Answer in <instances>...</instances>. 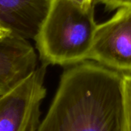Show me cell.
<instances>
[{
    "mask_svg": "<svg viewBox=\"0 0 131 131\" xmlns=\"http://www.w3.org/2000/svg\"><path fill=\"white\" fill-rule=\"evenodd\" d=\"M37 130H38V128H35V129H34L32 131H37Z\"/></svg>",
    "mask_w": 131,
    "mask_h": 131,
    "instance_id": "obj_11",
    "label": "cell"
},
{
    "mask_svg": "<svg viewBox=\"0 0 131 131\" xmlns=\"http://www.w3.org/2000/svg\"><path fill=\"white\" fill-rule=\"evenodd\" d=\"M47 64H41L12 89L0 95V131H32L40 124L47 90Z\"/></svg>",
    "mask_w": 131,
    "mask_h": 131,
    "instance_id": "obj_3",
    "label": "cell"
},
{
    "mask_svg": "<svg viewBox=\"0 0 131 131\" xmlns=\"http://www.w3.org/2000/svg\"><path fill=\"white\" fill-rule=\"evenodd\" d=\"M51 0H0V23L13 34L34 39Z\"/></svg>",
    "mask_w": 131,
    "mask_h": 131,
    "instance_id": "obj_6",
    "label": "cell"
},
{
    "mask_svg": "<svg viewBox=\"0 0 131 131\" xmlns=\"http://www.w3.org/2000/svg\"><path fill=\"white\" fill-rule=\"evenodd\" d=\"M11 34H12V32L8 28H7L0 23V39L5 38V37L10 35Z\"/></svg>",
    "mask_w": 131,
    "mask_h": 131,
    "instance_id": "obj_10",
    "label": "cell"
},
{
    "mask_svg": "<svg viewBox=\"0 0 131 131\" xmlns=\"http://www.w3.org/2000/svg\"><path fill=\"white\" fill-rule=\"evenodd\" d=\"M88 61L121 74L131 72V7L97 24Z\"/></svg>",
    "mask_w": 131,
    "mask_h": 131,
    "instance_id": "obj_4",
    "label": "cell"
},
{
    "mask_svg": "<svg viewBox=\"0 0 131 131\" xmlns=\"http://www.w3.org/2000/svg\"><path fill=\"white\" fill-rule=\"evenodd\" d=\"M94 3H101L109 11L131 7V0H94Z\"/></svg>",
    "mask_w": 131,
    "mask_h": 131,
    "instance_id": "obj_8",
    "label": "cell"
},
{
    "mask_svg": "<svg viewBox=\"0 0 131 131\" xmlns=\"http://www.w3.org/2000/svg\"><path fill=\"white\" fill-rule=\"evenodd\" d=\"M37 68V54L28 40L13 33L0 39V95L12 89Z\"/></svg>",
    "mask_w": 131,
    "mask_h": 131,
    "instance_id": "obj_5",
    "label": "cell"
},
{
    "mask_svg": "<svg viewBox=\"0 0 131 131\" xmlns=\"http://www.w3.org/2000/svg\"><path fill=\"white\" fill-rule=\"evenodd\" d=\"M122 130L131 131V72L122 74Z\"/></svg>",
    "mask_w": 131,
    "mask_h": 131,
    "instance_id": "obj_7",
    "label": "cell"
},
{
    "mask_svg": "<svg viewBox=\"0 0 131 131\" xmlns=\"http://www.w3.org/2000/svg\"><path fill=\"white\" fill-rule=\"evenodd\" d=\"M122 74L85 61L68 66L37 131H121Z\"/></svg>",
    "mask_w": 131,
    "mask_h": 131,
    "instance_id": "obj_1",
    "label": "cell"
},
{
    "mask_svg": "<svg viewBox=\"0 0 131 131\" xmlns=\"http://www.w3.org/2000/svg\"><path fill=\"white\" fill-rule=\"evenodd\" d=\"M96 26L94 5L51 0L34 38L42 64L71 66L88 61Z\"/></svg>",
    "mask_w": 131,
    "mask_h": 131,
    "instance_id": "obj_2",
    "label": "cell"
},
{
    "mask_svg": "<svg viewBox=\"0 0 131 131\" xmlns=\"http://www.w3.org/2000/svg\"><path fill=\"white\" fill-rule=\"evenodd\" d=\"M83 8H90L94 5V0H69Z\"/></svg>",
    "mask_w": 131,
    "mask_h": 131,
    "instance_id": "obj_9",
    "label": "cell"
}]
</instances>
